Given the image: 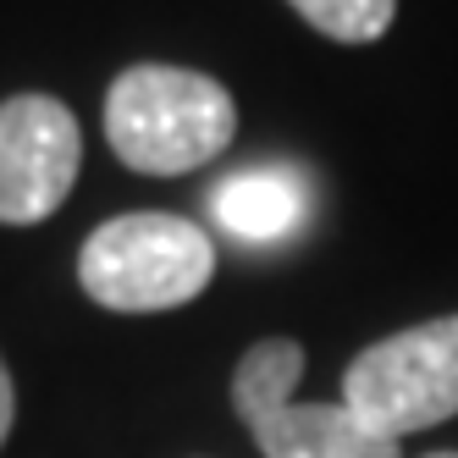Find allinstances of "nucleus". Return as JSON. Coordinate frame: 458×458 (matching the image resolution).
<instances>
[{
    "label": "nucleus",
    "instance_id": "nucleus-1",
    "mask_svg": "<svg viewBox=\"0 0 458 458\" xmlns=\"http://www.w3.org/2000/svg\"><path fill=\"white\" fill-rule=\"evenodd\" d=\"M238 133V106L226 83L193 67L139 61L106 89V139L127 172L182 177L216 160Z\"/></svg>",
    "mask_w": 458,
    "mask_h": 458
},
{
    "label": "nucleus",
    "instance_id": "nucleus-2",
    "mask_svg": "<svg viewBox=\"0 0 458 458\" xmlns=\"http://www.w3.org/2000/svg\"><path fill=\"white\" fill-rule=\"evenodd\" d=\"M216 276V243L188 216L133 210L94 226L78 254V282L100 310L160 315L193 304Z\"/></svg>",
    "mask_w": 458,
    "mask_h": 458
},
{
    "label": "nucleus",
    "instance_id": "nucleus-3",
    "mask_svg": "<svg viewBox=\"0 0 458 458\" xmlns=\"http://www.w3.org/2000/svg\"><path fill=\"white\" fill-rule=\"evenodd\" d=\"M348 414L376 437L403 442L458 414V315L403 326L353 353L343 370Z\"/></svg>",
    "mask_w": 458,
    "mask_h": 458
},
{
    "label": "nucleus",
    "instance_id": "nucleus-4",
    "mask_svg": "<svg viewBox=\"0 0 458 458\" xmlns=\"http://www.w3.org/2000/svg\"><path fill=\"white\" fill-rule=\"evenodd\" d=\"M304 343L266 337L233 370V409L266 458H403V442L365 431L348 403H299Z\"/></svg>",
    "mask_w": 458,
    "mask_h": 458
},
{
    "label": "nucleus",
    "instance_id": "nucleus-5",
    "mask_svg": "<svg viewBox=\"0 0 458 458\" xmlns=\"http://www.w3.org/2000/svg\"><path fill=\"white\" fill-rule=\"evenodd\" d=\"M83 166L78 116L55 94L0 100V221L34 226L67 205Z\"/></svg>",
    "mask_w": 458,
    "mask_h": 458
},
{
    "label": "nucleus",
    "instance_id": "nucleus-6",
    "mask_svg": "<svg viewBox=\"0 0 458 458\" xmlns=\"http://www.w3.org/2000/svg\"><path fill=\"white\" fill-rule=\"evenodd\" d=\"M304 205H310L304 182L293 177V172H276V166H266V172H238V177H226L210 193L216 221L233 238H243V243H276L287 233H299Z\"/></svg>",
    "mask_w": 458,
    "mask_h": 458
},
{
    "label": "nucleus",
    "instance_id": "nucleus-7",
    "mask_svg": "<svg viewBox=\"0 0 458 458\" xmlns=\"http://www.w3.org/2000/svg\"><path fill=\"white\" fill-rule=\"evenodd\" d=\"M287 6L337 45H376L398 17V0H287Z\"/></svg>",
    "mask_w": 458,
    "mask_h": 458
},
{
    "label": "nucleus",
    "instance_id": "nucleus-8",
    "mask_svg": "<svg viewBox=\"0 0 458 458\" xmlns=\"http://www.w3.org/2000/svg\"><path fill=\"white\" fill-rule=\"evenodd\" d=\"M12 420H17V386H12L6 359H0V447H6V437H12Z\"/></svg>",
    "mask_w": 458,
    "mask_h": 458
},
{
    "label": "nucleus",
    "instance_id": "nucleus-9",
    "mask_svg": "<svg viewBox=\"0 0 458 458\" xmlns=\"http://www.w3.org/2000/svg\"><path fill=\"white\" fill-rule=\"evenodd\" d=\"M425 458H458V453H425Z\"/></svg>",
    "mask_w": 458,
    "mask_h": 458
}]
</instances>
